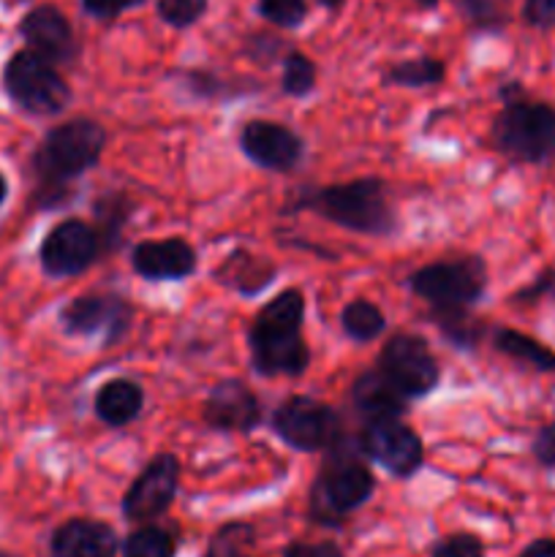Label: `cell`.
<instances>
[{
    "label": "cell",
    "instance_id": "1",
    "mask_svg": "<svg viewBox=\"0 0 555 557\" xmlns=\"http://www.w3.org/2000/svg\"><path fill=\"white\" fill-rule=\"evenodd\" d=\"M305 294L286 288L256 313L248 330L250 364L264 379L303 375L310 364V348L303 337Z\"/></svg>",
    "mask_w": 555,
    "mask_h": 557
},
{
    "label": "cell",
    "instance_id": "2",
    "mask_svg": "<svg viewBox=\"0 0 555 557\" xmlns=\"http://www.w3.org/2000/svg\"><path fill=\"white\" fill-rule=\"evenodd\" d=\"M308 210L324 221L368 237H392L397 232V215L386 185L379 177L351 180V183L324 185V188L297 190L286 212Z\"/></svg>",
    "mask_w": 555,
    "mask_h": 557
},
{
    "label": "cell",
    "instance_id": "3",
    "mask_svg": "<svg viewBox=\"0 0 555 557\" xmlns=\"http://www.w3.org/2000/svg\"><path fill=\"white\" fill-rule=\"evenodd\" d=\"M504 101L495 114L490 139L493 147L515 163L542 166L555 161V107L531 101L520 82H506L498 90Z\"/></svg>",
    "mask_w": 555,
    "mask_h": 557
},
{
    "label": "cell",
    "instance_id": "4",
    "mask_svg": "<svg viewBox=\"0 0 555 557\" xmlns=\"http://www.w3.org/2000/svg\"><path fill=\"white\" fill-rule=\"evenodd\" d=\"M107 147V131L90 117H76L49 131L33 156L41 194H52L54 205L69 199V183L98 166Z\"/></svg>",
    "mask_w": 555,
    "mask_h": 557
},
{
    "label": "cell",
    "instance_id": "5",
    "mask_svg": "<svg viewBox=\"0 0 555 557\" xmlns=\"http://www.w3.org/2000/svg\"><path fill=\"white\" fill-rule=\"evenodd\" d=\"M375 490V479L359 455H341L337 446L310 490V520L341 528L348 515L362 509Z\"/></svg>",
    "mask_w": 555,
    "mask_h": 557
},
{
    "label": "cell",
    "instance_id": "6",
    "mask_svg": "<svg viewBox=\"0 0 555 557\" xmlns=\"http://www.w3.org/2000/svg\"><path fill=\"white\" fill-rule=\"evenodd\" d=\"M408 288L430 305L433 315L471 313L488 292V264L479 256L435 261L414 272Z\"/></svg>",
    "mask_w": 555,
    "mask_h": 557
},
{
    "label": "cell",
    "instance_id": "7",
    "mask_svg": "<svg viewBox=\"0 0 555 557\" xmlns=\"http://www.w3.org/2000/svg\"><path fill=\"white\" fill-rule=\"evenodd\" d=\"M3 85L16 107L38 117L60 114L71 103V87L58 65L38 58L30 49L11 54L3 71Z\"/></svg>",
    "mask_w": 555,
    "mask_h": 557
},
{
    "label": "cell",
    "instance_id": "8",
    "mask_svg": "<svg viewBox=\"0 0 555 557\" xmlns=\"http://www.w3.org/2000/svg\"><path fill=\"white\" fill-rule=\"evenodd\" d=\"M272 430L278 438L297 451L335 449L343 441L341 417L332 406L316 397H288L272 413Z\"/></svg>",
    "mask_w": 555,
    "mask_h": 557
},
{
    "label": "cell",
    "instance_id": "9",
    "mask_svg": "<svg viewBox=\"0 0 555 557\" xmlns=\"http://www.w3.org/2000/svg\"><path fill=\"white\" fill-rule=\"evenodd\" d=\"M379 370L406 400L428 397L439 386L441 368L428 341L414 332H397L379 354Z\"/></svg>",
    "mask_w": 555,
    "mask_h": 557
},
{
    "label": "cell",
    "instance_id": "10",
    "mask_svg": "<svg viewBox=\"0 0 555 557\" xmlns=\"http://www.w3.org/2000/svg\"><path fill=\"white\" fill-rule=\"evenodd\" d=\"M134 308L118 294H85L60 310V326L76 337H103V346H114L128 332Z\"/></svg>",
    "mask_w": 555,
    "mask_h": 557
},
{
    "label": "cell",
    "instance_id": "11",
    "mask_svg": "<svg viewBox=\"0 0 555 557\" xmlns=\"http://www.w3.org/2000/svg\"><path fill=\"white\" fill-rule=\"evenodd\" d=\"M101 239L96 228L85 221H60L58 226L49 228L44 237L38 259H41L44 272L49 277H76L90 270L101 256Z\"/></svg>",
    "mask_w": 555,
    "mask_h": 557
},
{
    "label": "cell",
    "instance_id": "12",
    "mask_svg": "<svg viewBox=\"0 0 555 557\" xmlns=\"http://www.w3.org/2000/svg\"><path fill=\"white\" fill-rule=\"evenodd\" d=\"M359 451L397 479L414 476L424 466L422 438L400 419L368 424L359 435Z\"/></svg>",
    "mask_w": 555,
    "mask_h": 557
},
{
    "label": "cell",
    "instance_id": "13",
    "mask_svg": "<svg viewBox=\"0 0 555 557\" xmlns=\"http://www.w3.org/2000/svg\"><path fill=\"white\" fill-rule=\"evenodd\" d=\"M180 484V460L172 451H161L145 466V471L134 479L128 493L123 495V517L131 522L150 525L156 517L169 511L174 504Z\"/></svg>",
    "mask_w": 555,
    "mask_h": 557
},
{
    "label": "cell",
    "instance_id": "14",
    "mask_svg": "<svg viewBox=\"0 0 555 557\" xmlns=\"http://www.w3.org/2000/svg\"><path fill=\"white\" fill-rule=\"evenodd\" d=\"M239 150L250 163L267 172H294L305 158V139L283 123L250 120L239 131Z\"/></svg>",
    "mask_w": 555,
    "mask_h": 557
},
{
    "label": "cell",
    "instance_id": "15",
    "mask_svg": "<svg viewBox=\"0 0 555 557\" xmlns=\"http://www.w3.org/2000/svg\"><path fill=\"white\" fill-rule=\"evenodd\" d=\"M20 36L25 38L30 52L49 60L52 65L74 63L79 58V41L74 36V27H71L69 16L52 3L27 11L20 22Z\"/></svg>",
    "mask_w": 555,
    "mask_h": 557
},
{
    "label": "cell",
    "instance_id": "16",
    "mask_svg": "<svg viewBox=\"0 0 555 557\" xmlns=\"http://www.w3.org/2000/svg\"><path fill=\"white\" fill-rule=\"evenodd\" d=\"M205 422L218 433H250L261 422V403L237 379L218 381L205 400Z\"/></svg>",
    "mask_w": 555,
    "mask_h": 557
},
{
    "label": "cell",
    "instance_id": "17",
    "mask_svg": "<svg viewBox=\"0 0 555 557\" xmlns=\"http://www.w3.org/2000/svg\"><path fill=\"white\" fill-rule=\"evenodd\" d=\"M196 264H199V256L183 237L150 239V243H139L131 250L134 272L152 283L185 281V277L194 275Z\"/></svg>",
    "mask_w": 555,
    "mask_h": 557
},
{
    "label": "cell",
    "instance_id": "18",
    "mask_svg": "<svg viewBox=\"0 0 555 557\" xmlns=\"http://www.w3.org/2000/svg\"><path fill=\"white\" fill-rule=\"evenodd\" d=\"M49 549L52 557H114L120 553V539L107 522L76 517L52 533Z\"/></svg>",
    "mask_w": 555,
    "mask_h": 557
},
{
    "label": "cell",
    "instance_id": "19",
    "mask_svg": "<svg viewBox=\"0 0 555 557\" xmlns=\"http://www.w3.org/2000/svg\"><path fill=\"white\" fill-rule=\"evenodd\" d=\"M351 403L354 411L365 419L368 424L373 422H390V419H400L406 413V397L390 384L379 368H370L357 375L351 386Z\"/></svg>",
    "mask_w": 555,
    "mask_h": 557
},
{
    "label": "cell",
    "instance_id": "20",
    "mask_svg": "<svg viewBox=\"0 0 555 557\" xmlns=\"http://www.w3.org/2000/svg\"><path fill=\"white\" fill-rule=\"evenodd\" d=\"M278 275V267L272 261L254 256L250 250H234L226 259L221 261V267L215 270V281L221 286L232 288V292L243 294V297H256V294L264 292Z\"/></svg>",
    "mask_w": 555,
    "mask_h": 557
},
{
    "label": "cell",
    "instance_id": "21",
    "mask_svg": "<svg viewBox=\"0 0 555 557\" xmlns=\"http://www.w3.org/2000/svg\"><path fill=\"white\" fill-rule=\"evenodd\" d=\"M145 408V389L131 379H112L96 392L92 411L107 428H125Z\"/></svg>",
    "mask_w": 555,
    "mask_h": 557
},
{
    "label": "cell",
    "instance_id": "22",
    "mask_svg": "<svg viewBox=\"0 0 555 557\" xmlns=\"http://www.w3.org/2000/svg\"><path fill=\"white\" fill-rule=\"evenodd\" d=\"M495 351L504 357L515 359V362L528 364V368L539 370V373H555V351L539 343L536 337L526 335V332L509 330V326H498L493 332Z\"/></svg>",
    "mask_w": 555,
    "mask_h": 557
},
{
    "label": "cell",
    "instance_id": "23",
    "mask_svg": "<svg viewBox=\"0 0 555 557\" xmlns=\"http://www.w3.org/2000/svg\"><path fill=\"white\" fill-rule=\"evenodd\" d=\"M446 76L444 60L430 58V54H419V58L400 60V63L390 65L384 71V85L390 87H433L441 85Z\"/></svg>",
    "mask_w": 555,
    "mask_h": 557
},
{
    "label": "cell",
    "instance_id": "24",
    "mask_svg": "<svg viewBox=\"0 0 555 557\" xmlns=\"http://www.w3.org/2000/svg\"><path fill=\"white\" fill-rule=\"evenodd\" d=\"M341 330L348 341L370 343L384 335L386 319L379 305L368 302V299H354L341 310Z\"/></svg>",
    "mask_w": 555,
    "mask_h": 557
},
{
    "label": "cell",
    "instance_id": "25",
    "mask_svg": "<svg viewBox=\"0 0 555 557\" xmlns=\"http://www.w3.org/2000/svg\"><path fill=\"white\" fill-rule=\"evenodd\" d=\"M92 212H96V234L101 239V248H118L120 234H123V226L131 218V201L123 194H107L96 201Z\"/></svg>",
    "mask_w": 555,
    "mask_h": 557
},
{
    "label": "cell",
    "instance_id": "26",
    "mask_svg": "<svg viewBox=\"0 0 555 557\" xmlns=\"http://www.w3.org/2000/svg\"><path fill=\"white\" fill-rule=\"evenodd\" d=\"M316 79H319V69L313 60L299 49H288L281 60V90L283 96L305 98L316 90Z\"/></svg>",
    "mask_w": 555,
    "mask_h": 557
},
{
    "label": "cell",
    "instance_id": "27",
    "mask_svg": "<svg viewBox=\"0 0 555 557\" xmlns=\"http://www.w3.org/2000/svg\"><path fill=\"white\" fill-rule=\"evenodd\" d=\"M123 557H174L177 555V542L166 528L141 525L120 544Z\"/></svg>",
    "mask_w": 555,
    "mask_h": 557
},
{
    "label": "cell",
    "instance_id": "28",
    "mask_svg": "<svg viewBox=\"0 0 555 557\" xmlns=\"http://www.w3.org/2000/svg\"><path fill=\"white\" fill-rule=\"evenodd\" d=\"M460 5L462 20L468 22L473 33H501L509 22V11H506L504 0H457Z\"/></svg>",
    "mask_w": 555,
    "mask_h": 557
},
{
    "label": "cell",
    "instance_id": "29",
    "mask_svg": "<svg viewBox=\"0 0 555 557\" xmlns=\"http://www.w3.org/2000/svg\"><path fill=\"white\" fill-rule=\"evenodd\" d=\"M256 14L278 30H297L308 20V0H256Z\"/></svg>",
    "mask_w": 555,
    "mask_h": 557
},
{
    "label": "cell",
    "instance_id": "30",
    "mask_svg": "<svg viewBox=\"0 0 555 557\" xmlns=\"http://www.w3.org/2000/svg\"><path fill=\"white\" fill-rule=\"evenodd\" d=\"M210 11V0H156V14L174 30H188Z\"/></svg>",
    "mask_w": 555,
    "mask_h": 557
},
{
    "label": "cell",
    "instance_id": "31",
    "mask_svg": "<svg viewBox=\"0 0 555 557\" xmlns=\"http://www.w3.org/2000/svg\"><path fill=\"white\" fill-rule=\"evenodd\" d=\"M435 326L441 330V335L452 343L455 348L462 351H471L477 348L479 337H482L484 326L477 319H471V313H452V315H433Z\"/></svg>",
    "mask_w": 555,
    "mask_h": 557
},
{
    "label": "cell",
    "instance_id": "32",
    "mask_svg": "<svg viewBox=\"0 0 555 557\" xmlns=\"http://www.w3.org/2000/svg\"><path fill=\"white\" fill-rule=\"evenodd\" d=\"M183 79H185V87H188L196 98H205V101H210V98H221L223 92H226V96H232V92L237 96V87H232V82L221 79V76L212 74V71L190 69L185 71Z\"/></svg>",
    "mask_w": 555,
    "mask_h": 557
},
{
    "label": "cell",
    "instance_id": "33",
    "mask_svg": "<svg viewBox=\"0 0 555 557\" xmlns=\"http://www.w3.org/2000/svg\"><path fill=\"white\" fill-rule=\"evenodd\" d=\"M430 557H484V544L473 533H452L430 547Z\"/></svg>",
    "mask_w": 555,
    "mask_h": 557
},
{
    "label": "cell",
    "instance_id": "34",
    "mask_svg": "<svg viewBox=\"0 0 555 557\" xmlns=\"http://www.w3.org/2000/svg\"><path fill=\"white\" fill-rule=\"evenodd\" d=\"M82 11L98 22H112L123 16L125 11H134L145 5V0H79Z\"/></svg>",
    "mask_w": 555,
    "mask_h": 557
},
{
    "label": "cell",
    "instance_id": "35",
    "mask_svg": "<svg viewBox=\"0 0 555 557\" xmlns=\"http://www.w3.org/2000/svg\"><path fill=\"white\" fill-rule=\"evenodd\" d=\"M250 536V528L248 525H229L212 539L210 544V553L207 557H237V547Z\"/></svg>",
    "mask_w": 555,
    "mask_h": 557
},
{
    "label": "cell",
    "instance_id": "36",
    "mask_svg": "<svg viewBox=\"0 0 555 557\" xmlns=\"http://www.w3.org/2000/svg\"><path fill=\"white\" fill-rule=\"evenodd\" d=\"M283 49V41L272 33H250L245 38V52L254 60H259L261 65H270L272 60H278V52Z\"/></svg>",
    "mask_w": 555,
    "mask_h": 557
},
{
    "label": "cell",
    "instance_id": "37",
    "mask_svg": "<svg viewBox=\"0 0 555 557\" xmlns=\"http://www.w3.org/2000/svg\"><path fill=\"white\" fill-rule=\"evenodd\" d=\"M522 22L533 30H553L555 0H526L522 3Z\"/></svg>",
    "mask_w": 555,
    "mask_h": 557
},
{
    "label": "cell",
    "instance_id": "38",
    "mask_svg": "<svg viewBox=\"0 0 555 557\" xmlns=\"http://www.w3.org/2000/svg\"><path fill=\"white\" fill-rule=\"evenodd\" d=\"M531 455L547 471H555V422L542 424L531 441Z\"/></svg>",
    "mask_w": 555,
    "mask_h": 557
},
{
    "label": "cell",
    "instance_id": "39",
    "mask_svg": "<svg viewBox=\"0 0 555 557\" xmlns=\"http://www.w3.org/2000/svg\"><path fill=\"white\" fill-rule=\"evenodd\" d=\"M283 557H346L335 542H292L283 547Z\"/></svg>",
    "mask_w": 555,
    "mask_h": 557
},
{
    "label": "cell",
    "instance_id": "40",
    "mask_svg": "<svg viewBox=\"0 0 555 557\" xmlns=\"http://www.w3.org/2000/svg\"><path fill=\"white\" fill-rule=\"evenodd\" d=\"M520 557H555V539H536L522 549Z\"/></svg>",
    "mask_w": 555,
    "mask_h": 557
},
{
    "label": "cell",
    "instance_id": "41",
    "mask_svg": "<svg viewBox=\"0 0 555 557\" xmlns=\"http://www.w3.org/2000/svg\"><path fill=\"white\" fill-rule=\"evenodd\" d=\"M319 3L324 5L326 11H337V9H341L343 3H346V0H319Z\"/></svg>",
    "mask_w": 555,
    "mask_h": 557
},
{
    "label": "cell",
    "instance_id": "42",
    "mask_svg": "<svg viewBox=\"0 0 555 557\" xmlns=\"http://www.w3.org/2000/svg\"><path fill=\"white\" fill-rule=\"evenodd\" d=\"M414 3H417V5H422L424 11H433V9H439V3H441V0H414Z\"/></svg>",
    "mask_w": 555,
    "mask_h": 557
},
{
    "label": "cell",
    "instance_id": "43",
    "mask_svg": "<svg viewBox=\"0 0 555 557\" xmlns=\"http://www.w3.org/2000/svg\"><path fill=\"white\" fill-rule=\"evenodd\" d=\"M5 194H9V185H5V180L0 177V205L5 201Z\"/></svg>",
    "mask_w": 555,
    "mask_h": 557
},
{
    "label": "cell",
    "instance_id": "44",
    "mask_svg": "<svg viewBox=\"0 0 555 557\" xmlns=\"http://www.w3.org/2000/svg\"><path fill=\"white\" fill-rule=\"evenodd\" d=\"M550 292L555 294V272H553V275H550Z\"/></svg>",
    "mask_w": 555,
    "mask_h": 557
},
{
    "label": "cell",
    "instance_id": "45",
    "mask_svg": "<svg viewBox=\"0 0 555 557\" xmlns=\"http://www.w3.org/2000/svg\"><path fill=\"white\" fill-rule=\"evenodd\" d=\"M0 557H9V555H3V553H0Z\"/></svg>",
    "mask_w": 555,
    "mask_h": 557
},
{
    "label": "cell",
    "instance_id": "46",
    "mask_svg": "<svg viewBox=\"0 0 555 557\" xmlns=\"http://www.w3.org/2000/svg\"><path fill=\"white\" fill-rule=\"evenodd\" d=\"M237 557H245V555H237Z\"/></svg>",
    "mask_w": 555,
    "mask_h": 557
}]
</instances>
